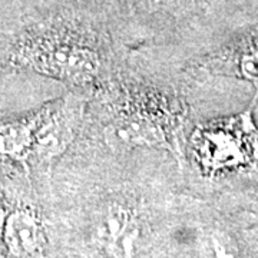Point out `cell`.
Wrapping results in <instances>:
<instances>
[{
  "mask_svg": "<svg viewBox=\"0 0 258 258\" xmlns=\"http://www.w3.org/2000/svg\"><path fill=\"white\" fill-rule=\"evenodd\" d=\"M12 62L76 85L92 82L101 69L98 50L72 33H42L26 37L13 50Z\"/></svg>",
  "mask_w": 258,
  "mask_h": 258,
  "instance_id": "1",
  "label": "cell"
},
{
  "mask_svg": "<svg viewBox=\"0 0 258 258\" xmlns=\"http://www.w3.org/2000/svg\"><path fill=\"white\" fill-rule=\"evenodd\" d=\"M191 149L195 162L208 175L254 166L258 162V131L251 109L203 123L192 134Z\"/></svg>",
  "mask_w": 258,
  "mask_h": 258,
  "instance_id": "2",
  "label": "cell"
},
{
  "mask_svg": "<svg viewBox=\"0 0 258 258\" xmlns=\"http://www.w3.org/2000/svg\"><path fill=\"white\" fill-rule=\"evenodd\" d=\"M165 99L144 98L128 102L113 120L112 138L123 145H162L175 139L179 128L176 111Z\"/></svg>",
  "mask_w": 258,
  "mask_h": 258,
  "instance_id": "3",
  "label": "cell"
},
{
  "mask_svg": "<svg viewBox=\"0 0 258 258\" xmlns=\"http://www.w3.org/2000/svg\"><path fill=\"white\" fill-rule=\"evenodd\" d=\"M83 109L85 102L78 96L46 105L40 111L32 154L40 161H52L62 155L79 131Z\"/></svg>",
  "mask_w": 258,
  "mask_h": 258,
  "instance_id": "4",
  "label": "cell"
},
{
  "mask_svg": "<svg viewBox=\"0 0 258 258\" xmlns=\"http://www.w3.org/2000/svg\"><path fill=\"white\" fill-rule=\"evenodd\" d=\"M5 242L15 257L37 255L46 242L39 218L25 210L13 212L5 224Z\"/></svg>",
  "mask_w": 258,
  "mask_h": 258,
  "instance_id": "5",
  "label": "cell"
},
{
  "mask_svg": "<svg viewBox=\"0 0 258 258\" xmlns=\"http://www.w3.org/2000/svg\"><path fill=\"white\" fill-rule=\"evenodd\" d=\"M39 119L40 111L22 119L0 122V159H13L26 166L33 152Z\"/></svg>",
  "mask_w": 258,
  "mask_h": 258,
  "instance_id": "6",
  "label": "cell"
},
{
  "mask_svg": "<svg viewBox=\"0 0 258 258\" xmlns=\"http://www.w3.org/2000/svg\"><path fill=\"white\" fill-rule=\"evenodd\" d=\"M221 63L231 64L244 78H258V40H252L247 45L235 46L222 55Z\"/></svg>",
  "mask_w": 258,
  "mask_h": 258,
  "instance_id": "7",
  "label": "cell"
}]
</instances>
